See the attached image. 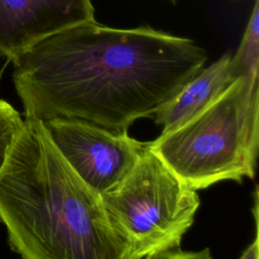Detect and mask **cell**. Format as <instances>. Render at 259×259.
I'll return each instance as SVG.
<instances>
[{
    "mask_svg": "<svg viewBox=\"0 0 259 259\" xmlns=\"http://www.w3.org/2000/svg\"><path fill=\"white\" fill-rule=\"evenodd\" d=\"M206 61L191 38L92 20L37 41L11 63L24 118H79L122 132L153 117Z\"/></svg>",
    "mask_w": 259,
    "mask_h": 259,
    "instance_id": "cell-1",
    "label": "cell"
},
{
    "mask_svg": "<svg viewBox=\"0 0 259 259\" xmlns=\"http://www.w3.org/2000/svg\"><path fill=\"white\" fill-rule=\"evenodd\" d=\"M0 224L22 259H139L39 119L24 118L0 170Z\"/></svg>",
    "mask_w": 259,
    "mask_h": 259,
    "instance_id": "cell-2",
    "label": "cell"
},
{
    "mask_svg": "<svg viewBox=\"0 0 259 259\" xmlns=\"http://www.w3.org/2000/svg\"><path fill=\"white\" fill-rule=\"evenodd\" d=\"M148 147L194 190L224 180H253L259 151V79H237L204 109L161 133Z\"/></svg>",
    "mask_w": 259,
    "mask_h": 259,
    "instance_id": "cell-3",
    "label": "cell"
},
{
    "mask_svg": "<svg viewBox=\"0 0 259 259\" xmlns=\"http://www.w3.org/2000/svg\"><path fill=\"white\" fill-rule=\"evenodd\" d=\"M100 195L112 227L139 259L178 248L200 204L197 190L177 177L148 144L124 180Z\"/></svg>",
    "mask_w": 259,
    "mask_h": 259,
    "instance_id": "cell-4",
    "label": "cell"
},
{
    "mask_svg": "<svg viewBox=\"0 0 259 259\" xmlns=\"http://www.w3.org/2000/svg\"><path fill=\"white\" fill-rule=\"evenodd\" d=\"M44 123L68 164L99 194L124 180L148 144L127 131H109L79 118L56 117Z\"/></svg>",
    "mask_w": 259,
    "mask_h": 259,
    "instance_id": "cell-5",
    "label": "cell"
},
{
    "mask_svg": "<svg viewBox=\"0 0 259 259\" xmlns=\"http://www.w3.org/2000/svg\"><path fill=\"white\" fill-rule=\"evenodd\" d=\"M91 0H0V58L12 62L37 41L95 20Z\"/></svg>",
    "mask_w": 259,
    "mask_h": 259,
    "instance_id": "cell-6",
    "label": "cell"
},
{
    "mask_svg": "<svg viewBox=\"0 0 259 259\" xmlns=\"http://www.w3.org/2000/svg\"><path fill=\"white\" fill-rule=\"evenodd\" d=\"M232 55L228 52L207 67H202L185 85L153 115L162 133L186 122L213 100L233 82L229 64Z\"/></svg>",
    "mask_w": 259,
    "mask_h": 259,
    "instance_id": "cell-7",
    "label": "cell"
},
{
    "mask_svg": "<svg viewBox=\"0 0 259 259\" xmlns=\"http://www.w3.org/2000/svg\"><path fill=\"white\" fill-rule=\"evenodd\" d=\"M229 69L234 80L241 77L259 79V0L254 1L241 44L231 57Z\"/></svg>",
    "mask_w": 259,
    "mask_h": 259,
    "instance_id": "cell-8",
    "label": "cell"
},
{
    "mask_svg": "<svg viewBox=\"0 0 259 259\" xmlns=\"http://www.w3.org/2000/svg\"><path fill=\"white\" fill-rule=\"evenodd\" d=\"M24 125V119L7 101L0 99V170Z\"/></svg>",
    "mask_w": 259,
    "mask_h": 259,
    "instance_id": "cell-9",
    "label": "cell"
},
{
    "mask_svg": "<svg viewBox=\"0 0 259 259\" xmlns=\"http://www.w3.org/2000/svg\"><path fill=\"white\" fill-rule=\"evenodd\" d=\"M143 259H212V256L208 248L200 251H182L178 247L148 255Z\"/></svg>",
    "mask_w": 259,
    "mask_h": 259,
    "instance_id": "cell-10",
    "label": "cell"
},
{
    "mask_svg": "<svg viewBox=\"0 0 259 259\" xmlns=\"http://www.w3.org/2000/svg\"><path fill=\"white\" fill-rule=\"evenodd\" d=\"M254 218H255V238L253 242L245 249L239 259H259V238H258V205L255 200L254 204Z\"/></svg>",
    "mask_w": 259,
    "mask_h": 259,
    "instance_id": "cell-11",
    "label": "cell"
},
{
    "mask_svg": "<svg viewBox=\"0 0 259 259\" xmlns=\"http://www.w3.org/2000/svg\"><path fill=\"white\" fill-rule=\"evenodd\" d=\"M171 1H173V2H175V1H176V0H171Z\"/></svg>",
    "mask_w": 259,
    "mask_h": 259,
    "instance_id": "cell-12",
    "label": "cell"
},
{
    "mask_svg": "<svg viewBox=\"0 0 259 259\" xmlns=\"http://www.w3.org/2000/svg\"><path fill=\"white\" fill-rule=\"evenodd\" d=\"M0 79H1V73H0Z\"/></svg>",
    "mask_w": 259,
    "mask_h": 259,
    "instance_id": "cell-13",
    "label": "cell"
},
{
    "mask_svg": "<svg viewBox=\"0 0 259 259\" xmlns=\"http://www.w3.org/2000/svg\"><path fill=\"white\" fill-rule=\"evenodd\" d=\"M233 1H235V0H233Z\"/></svg>",
    "mask_w": 259,
    "mask_h": 259,
    "instance_id": "cell-14",
    "label": "cell"
}]
</instances>
